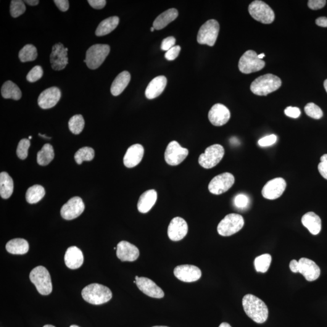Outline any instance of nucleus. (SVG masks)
I'll return each instance as SVG.
<instances>
[{"label":"nucleus","instance_id":"58","mask_svg":"<svg viewBox=\"0 0 327 327\" xmlns=\"http://www.w3.org/2000/svg\"><path fill=\"white\" fill-rule=\"evenodd\" d=\"M264 57H265L264 54H261L260 55H258V57H259V59L261 60H262L263 58Z\"/></svg>","mask_w":327,"mask_h":327},{"label":"nucleus","instance_id":"9","mask_svg":"<svg viewBox=\"0 0 327 327\" xmlns=\"http://www.w3.org/2000/svg\"><path fill=\"white\" fill-rule=\"evenodd\" d=\"M225 154L224 147L220 144H214L207 147L204 154L199 157L198 162L203 168H212L223 160Z\"/></svg>","mask_w":327,"mask_h":327},{"label":"nucleus","instance_id":"2","mask_svg":"<svg viewBox=\"0 0 327 327\" xmlns=\"http://www.w3.org/2000/svg\"><path fill=\"white\" fill-rule=\"evenodd\" d=\"M81 294L85 301L93 305L104 304L112 297L111 290L99 284L88 285L82 290Z\"/></svg>","mask_w":327,"mask_h":327},{"label":"nucleus","instance_id":"4","mask_svg":"<svg viewBox=\"0 0 327 327\" xmlns=\"http://www.w3.org/2000/svg\"><path fill=\"white\" fill-rule=\"evenodd\" d=\"M30 279L36 287L39 294L49 295L52 292L51 275L48 270L43 266H38L33 268L30 273Z\"/></svg>","mask_w":327,"mask_h":327},{"label":"nucleus","instance_id":"16","mask_svg":"<svg viewBox=\"0 0 327 327\" xmlns=\"http://www.w3.org/2000/svg\"><path fill=\"white\" fill-rule=\"evenodd\" d=\"M174 275L179 280L185 283H192L199 280L202 272L196 266L192 265H178L174 269Z\"/></svg>","mask_w":327,"mask_h":327},{"label":"nucleus","instance_id":"25","mask_svg":"<svg viewBox=\"0 0 327 327\" xmlns=\"http://www.w3.org/2000/svg\"><path fill=\"white\" fill-rule=\"evenodd\" d=\"M65 261L67 267L72 270L80 268L84 262L83 252L77 247H68L65 252Z\"/></svg>","mask_w":327,"mask_h":327},{"label":"nucleus","instance_id":"64","mask_svg":"<svg viewBox=\"0 0 327 327\" xmlns=\"http://www.w3.org/2000/svg\"><path fill=\"white\" fill-rule=\"evenodd\" d=\"M31 138H32V136H30V137H29V139H31Z\"/></svg>","mask_w":327,"mask_h":327},{"label":"nucleus","instance_id":"56","mask_svg":"<svg viewBox=\"0 0 327 327\" xmlns=\"http://www.w3.org/2000/svg\"><path fill=\"white\" fill-rule=\"evenodd\" d=\"M219 327H231L230 324L227 323H223L220 324V326Z\"/></svg>","mask_w":327,"mask_h":327},{"label":"nucleus","instance_id":"32","mask_svg":"<svg viewBox=\"0 0 327 327\" xmlns=\"http://www.w3.org/2000/svg\"><path fill=\"white\" fill-rule=\"evenodd\" d=\"M14 191V182L6 172L0 173V195L2 198H9Z\"/></svg>","mask_w":327,"mask_h":327},{"label":"nucleus","instance_id":"59","mask_svg":"<svg viewBox=\"0 0 327 327\" xmlns=\"http://www.w3.org/2000/svg\"><path fill=\"white\" fill-rule=\"evenodd\" d=\"M43 327H55L53 326L52 325H46V326H44Z\"/></svg>","mask_w":327,"mask_h":327},{"label":"nucleus","instance_id":"40","mask_svg":"<svg viewBox=\"0 0 327 327\" xmlns=\"http://www.w3.org/2000/svg\"><path fill=\"white\" fill-rule=\"evenodd\" d=\"M26 6L21 0H12L10 3V12L12 17L17 18L26 11Z\"/></svg>","mask_w":327,"mask_h":327},{"label":"nucleus","instance_id":"18","mask_svg":"<svg viewBox=\"0 0 327 327\" xmlns=\"http://www.w3.org/2000/svg\"><path fill=\"white\" fill-rule=\"evenodd\" d=\"M188 233V225L183 218H174L168 227V238L173 241H179L183 239Z\"/></svg>","mask_w":327,"mask_h":327},{"label":"nucleus","instance_id":"49","mask_svg":"<svg viewBox=\"0 0 327 327\" xmlns=\"http://www.w3.org/2000/svg\"><path fill=\"white\" fill-rule=\"evenodd\" d=\"M284 113L287 117L292 118H297L300 117L301 112H300V110L298 107L290 106L287 107L285 109Z\"/></svg>","mask_w":327,"mask_h":327},{"label":"nucleus","instance_id":"48","mask_svg":"<svg viewBox=\"0 0 327 327\" xmlns=\"http://www.w3.org/2000/svg\"><path fill=\"white\" fill-rule=\"evenodd\" d=\"M176 39L173 36H168V37L164 39L162 41L161 48L164 51H168V50L175 46Z\"/></svg>","mask_w":327,"mask_h":327},{"label":"nucleus","instance_id":"61","mask_svg":"<svg viewBox=\"0 0 327 327\" xmlns=\"http://www.w3.org/2000/svg\"><path fill=\"white\" fill-rule=\"evenodd\" d=\"M70 327H79L78 326H76V325H72V326H71Z\"/></svg>","mask_w":327,"mask_h":327},{"label":"nucleus","instance_id":"8","mask_svg":"<svg viewBox=\"0 0 327 327\" xmlns=\"http://www.w3.org/2000/svg\"><path fill=\"white\" fill-rule=\"evenodd\" d=\"M265 65V63L259 59L257 52L249 50L245 52L240 59L238 67L242 73L249 74L262 69Z\"/></svg>","mask_w":327,"mask_h":327},{"label":"nucleus","instance_id":"22","mask_svg":"<svg viewBox=\"0 0 327 327\" xmlns=\"http://www.w3.org/2000/svg\"><path fill=\"white\" fill-rule=\"evenodd\" d=\"M117 256L118 259L123 262L129 261L133 262L138 259L139 251L135 245L128 241H123L117 245Z\"/></svg>","mask_w":327,"mask_h":327},{"label":"nucleus","instance_id":"60","mask_svg":"<svg viewBox=\"0 0 327 327\" xmlns=\"http://www.w3.org/2000/svg\"><path fill=\"white\" fill-rule=\"evenodd\" d=\"M150 30H151L152 32H154L155 30L154 27H152L151 29H150Z\"/></svg>","mask_w":327,"mask_h":327},{"label":"nucleus","instance_id":"39","mask_svg":"<svg viewBox=\"0 0 327 327\" xmlns=\"http://www.w3.org/2000/svg\"><path fill=\"white\" fill-rule=\"evenodd\" d=\"M85 125V122L83 116L81 115H76L73 116L68 121V128L71 132L75 134L81 133Z\"/></svg>","mask_w":327,"mask_h":327},{"label":"nucleus","instance_id":"10","mask_svg":"<svg viewBox=\"0 0 327 327\" xmlns=\"http://www.w3.org/2000/svg\"><path fill=\"white\" fill-rule=\"evenodd\" d=\"M220 25L215 20H210L205 22L199 29L197 41L201 44L214 46L218 38Z\"/></svg>","mask_w":327,"mask_h":327},{"label":"nucleus","instance_id":"24","mask_svg":"<svg viewBox=\"0 0 327 327\" xmlns=\"http://www.w3.org/2000/svg\"><path fill=\"white\" fill-rule=\"evenodd\" d=\"M167 83V78L164 76H158L153 79L145 92L147 98L153 99L159 97L164 91Z\"/></svg>","mask_w":327,"mask_h":327},{"label":"nucleus","instance_id":"13","mask_svg":"<svg viewBox=\"0 0 327 327\" xmlns=\"http://www.w3.org/2000/svg\"><path fill=\"white\" fill-rule=\"evenodd\" d=\"M85 209L83 200L78 196L73 197L63 205L61 215L66 220H72L80 216Z\"/></svg>","mask_w":327,"mask_h":327},{"label":"nucleus","instance_id":"52","mask_svg":"<svg viewBox=\"0 0 327 327\" xmlns=\"http://www.w3.org/2000/svg\"><path fill=\"white\" fill-rule=\"evenodd\" d=\"M55 4L62 12H65L69 7V2L67 0H55Z\"/></svg>","mask_w":327,"mask_h":327},{"label":"nucleus","instance_id":"47","mask_svg":"<svg viewBox=\"0 0 327 327\" xmlns=\"http://www.w3.org/2000/svg\"><path fill=\"white\" fill-rule=\"evenodd\" d=\"M181 51V47L175 46L172 48L168 50L165 54V58L168 61L175 60L178 57L179 52Z\"/></svg>","mask_w":327,"mask_h":327},{"label":"nucleus","instance_id":"30","mask_svg":"<svg viewBox=\"0 0 327 327\" xmlns=\"http://www.w3.org/2000/svg\"><path fill=\"white\" fill-rule=\"evenodd\" d=\"M119 22V18L117 16L110 17L102 21L98 26L96 32V35L97 36H102L111 33L113 31L117 28Z\"/></svg>","mask_w":327,"mask_h":327},{"label":"nucleus","instance_id":"23","mask_svg":"<svg viewBox=\"0 0 327 327\" xmlns=\"http://www.w3.org/2000/svg\"><path fill=\"white\" fill-rule=\"evenodd\" d=\"M144 154V149L141 144H136L129 147L123 160L126 167L128 168L136 167L141 163Z\"/></svg>","mask_w":327,"mask_h":327},{"label":"nucleus","instance_id":"21","mask_svg":"<svg viewBox=\"0 0 327 327\" xmlns=\"http://www.w3.org/2000/svg\"><path fill=\"white\" fill-rule=\"evenodd\" d=\"M136 281V286L147 296L161 299L164 296L163 290L154 281L145 277H140Z\"/></svg>","mask_w":327,"mask_h":327},{"label":"nucleus","instance_id":"63","mask_svg":"<svg viewBox=\"0 0 327 327\" xmlns=\"http://www.w3.org/2000/svg\"><path fill=\"white\" fill-rule=\"evenodd\" d=\"M139 278V277H138V276H135V280H137V279H138Z\"/></svg>","mask_w":327,"mask_h":327},{"label":"nucleus","instance_id":"38","mask_svg":"<svg viewBox=\"0 0 327 327\" xmlns=\"http://www.w3.org/2000/svg\"><path fill=\"white\" fill-rule=\"evenodd\" d=\"M95 157L94 150L91 147H85L79 149L75 154V160L78 164H81L84 162H90Z\"/></svg>","mask_w":327,"mask_h":327},{"label":"nucleus","instance_id":"15","mask_svg":"<svg viewBox=\"0 0 327 327\" xmlns=\"http://www.w3.org/2000/svg\"><path fill=\"white\" fill-rule=\"evenodd\" d=\"M50 62L52 68L55 70H62L66 67L68 64L67 51L64 45L59 43L52 47Z\"/></svg>","mask_w":327,"mask_h":327},{"label":"nucleus","instance_id":"46","mask_svg":"<svg viewBox=\"0 0 327 327\" xmlns=\"http://www.w3.org/2000/svg\"><path fill=\"white\" fill-rule=\"evenodd\" d=\"M318 170L324 178L327 179V154L321 158V163L318 165Z\"/></svg>","mask_w":327,"mask_h":327},{"label":"nucleus","instance_id":"1","mask_svg":"<svg viewBox=\"0 0 327 327\" xmlns=\"http://www.w3.org/2000/svg\"><path fill=\"white\" fill-rule=\"evenodd\" d=\"M244 312L250 319L258 324H263L268 316L267 306L255 295L248 294L242 299Z\"/></svg>","mask_w":327,"mask_h":327},{"label":"nucleus","instance_id":"36","mask_svg":"<svg viewBox=\"0 0 327 327\" xmlns=\"http://www.w3.org/2000/svg\"><path fill=\"white\" fill-rule=\"evenodd\" d=\"M38 57L37 49L32 44H27L20 50L18 57L22 63L33 62Z\"/></svg>","mask_w":327,"mask_h":327},{"label":"nucleus","instance_id":"27","mask_svg":"<svg viewBox=\"0 0 327 327\" xmlns=\"http://www.w3.org/2000/svg\"><path fill=\"white\" fill-rule=\"evenodd\" d=\"M302 223L313 235L320 233L322 228L321 220L316 213L310 212L306 213L302 218Z\"/></svg>","mask_w":327,"mask_h":327},{"label":"nucleus","instance_id":"50","mask_svg":"<svg viewBox=\"0 0 327 327\" xmlns=\"http://www.w3.org/2000/svg\"><path fill=\"white\" fill-rule=\"evenodd\" d=\"M326 0H310L308 1V6L312 10L321 9L326 6Z\"/></svg>","mask_w":327,"mask_h":327},{"label":"nucleus","instance_id":"41","mask_svg":"<svg viewBox=\"0 0 327 327\" xmlns=\"http://www.w3.org/2000/svg\"><path fill=\"white\" fill-rule=\"evenodd\" d=\"M305 112L308 117L315 120H320L323 117V112L321 108L313 102H310L305 105Z\"/></svg>","mask_w":327,"mask_h":327},{"label":"nucleus","instance_id":"26","mask_svg":"<svg viewBox=\"0 0 327 327\" xmlns=\"http://www.w3.org/2000/svg\"><path fill=\"white\" fill-rule=\"evenodd\" d=\"M157 192L155 190H149L141 195L138 200V210L139 212L146 213L154 207L157 200Z\"/></svg>","mask_w":327,"mask_h":327},{"label":"nucleus","instance_id":"51","mask_svg":"<svg viewBox=\"0 0 327 327\" xmlns=\"http://www.w3.org/2000/svg\"><path fill=\"white\" fill-rule=\"evenodd\" d=\"M89 4L96 9H101L106 4L105 0H89Z\"/></svg>","mask_w":327,"mask_h":327},{"label":"nucleus","instance_id":"54","mask_svg":"<svg viewBox=\"0 0 327 327\" xmlns=\"http://www.w3.org/2000/svg\"><path fill=\"white\" fill-rule=\"evenodd\" d=\"M297 266H298V261L295 260L290 261V270H291V271H292V272L297 273Z\"/></svg>","mask_w":327,"mask_h":327},{"label":"nucleus","instance_id":"6","mask_svg":"<svg viewBox=\"0 0 327 327\" xmlns=\"http://www.w3.org/2000/svg\"><path fill=\"white\" fill-rule=\"evenodd\" d=\"M244 225V220L241 215L231 213L218 224V233L223 236H230L241 230Z\"/></svg>","mask_w":327,"mask_h":327},{"label":"nucleus","instance_id":"5","mask_svg":"<svg viewBox=\"0 0 327 327\" xmlns=\"http://www.w3.org/2000/svg\"><path fill=\"white\" fill-rule=\"evenodd\" d=\"M110 51L109 45H93L87 51L86 60H84V62L86 63L90 69H97L104 63Z\"/></svg>","mask_w":327,"mask_h":327},{"label":"nucleus","instance_id":"34","mask_svg":"<svg viewBox=\"0 0 327 327\" xmlns=\"http://www.w3.org/2000/svg\"><path fill=\"white\" fill-rule=\"evenodd\" d=\"M46 192L44 187L35 185L30 187L26 194V201L30 204H36L43 198Z\"/></svg>","mask_w":327,"mask_h":327},{"label":"nucleus","instance_id":"19","mask_svg":"<svg viewBox=\"0 0 327 327\" xmlns=\"http://www.w3.org/2000/svg\"><path fill=\"white\" fill-rule=\"evenodd\" d=\"M61 97L62 93L60 89L57 87H52L41 92L38 97V104L41 109H51L59 102Z\"/></svg>","mask_w":327,"mask_h":327},{"label":"nucleus","instance_id":"11","mask_svg":"<svg viewBox=\"0 0 327 327\" xmlns=\"http://www.w3.org/2000/svg\"><path fill=\"white\" fill-rule=\"evenodd\" d=\"M188 155V149L181 147L177 141H173L166 148L164 158L168 165L175 166L180 164Z\"/></svg>","mask_w":327,"mask_h":327},{"label":"nucleus","instance_id":"35","mask_svg":"<svg viewBox=\"0 0 327 327\" xmlns=\"http://www.w3.org/2000/svg\"><path fill=\"white\" fill-rule=\"evenodd\" d=\"M55 156L54 148L49 144H44L40 151L38 152L37 163L39 165H48L54 160Z\"/></svg>","mask_w":327,"mask_h":327},{"label":"nucleus","instance_id":"17","mask_svg":"<svg viewBox=\"0 0 327 327\" xmlns=\"http://www.w3.org/2000/svg\"><path fill=\"white\" fill-rule=\"evenodd\" d=\"M297 273L302 274L306 280L311 282L319 278L321 275V270L312 260L302 258L298 261Z\"/></svg>","mask_w":327,"mask_h":327},{"label":"nucleus","instance_id":"37","mask_svg":"<svg viewBox=\"0 0 327 327\" xmlns=\"http://www.w3.org/2000/svg\"><path fill=\"white\" fill-rule=\"evenodd\" d=\"M271 262V257L269 254H263L256 258L255 267L258 272L265 273L270 267Z\"/></svg>","mask_w":327,"mask_h":327},{"label":"nucleus","instance_id":"43","mask_svg":"<svg viewBox=\"0 0 327 327\" xmlns=\"http://www.w3.org/2000/svg\"><path fill=\"white\" fill-rule=\"evenodd\" d=\"M43 75V68L39 65H36V66L32 68L30 72L28 73L26 76V79L30 83H34V82L37 81L42 78Z\"/></svg>","mask_w":327,"mask_h":327},{"label":"nucleus","instance_id":"45","mask_svg":"<svg viewBox=\"0 0 327 327\" xmlns=\"http://www.w3.org/2000/svg\"><path fill=\"white\" fill-rule=\"evenodd\" d=\"M277 141V136L275 134H270L260 139L258 144L261 147H268L272 146Z\"/></svg>","mask_w":327,"mask_h":327},{"label":"nucleus","instance_id":"7","mask_svg":"<svg viewBox=\"0 0 327 327\" xmlns=\"http://www.w3.org/2000/svg\"><path fill=\"white\" fill-rule=\"evenodd\" d=\"M249 12L255 20L263 24H271L275 20V13L272 9L260 0H256L249 5Z\"/></svg>","mask_w":327,"mask_h":327},{"label":"nucleus","instance_id":"53","mask_svg":"<svg viewBox=\"0 0 327 327\" xmlns=\"http://www.w3.org/2000/svg\"><path fill=\"white\" fill-rule=\"evenodd\" d=\"M316 24L320 27L327 28V18L321 17L316 20Z\"/></svg>","mask_w":327,"mask_h":327},{"label":"nucleus","instance_id":"62","mask_svg":"<svg viewBox=\"0 0 327 327\" xmlns=\"http://www.w3.org/2000/svg\"><path fill=\"white\" fill-rule=\"evenodd\" d=\"M166 327V326H155V327Z\"/></svg>","mask_w":327,"mask_h":327},{"label":"nucleus","instance_id":"33","mask_svg":"<svg viewBox=\"0 0 327 327\" xmlns=\"http://www.w3.org/2000/svg\"><path fill=\"white\" fill-rule=\"evenodd\" d=\"M1 92L2 97L5 99L19 100L22 97L20 89L11 81L5 82L2 86Z\"/></svg>","mask_w":327,"mask_h":327},{"label":"nucleus","instance_id":"57","mask_svg":"<svg viewBox=\"0 0 327 327\" xmlns=\"http://www.w3.org/2000/svg\"><path fill=\"white\" fill-rule=\"evenodd\" d=\"M324 88H325L326 91L327 93V79L326 80H325V81H324Z\"/></svg>","mask_w":327,"mask_h":327},{"label":"nucleus","instance_id":"44","mask_svg":"<svg viewBox=\"0 0 327 327\" xmlns=\"http://www.w3.org/2000/svg\"><path fill=\"white\" fill-rule=\"evenodd\" d=\"M234 204L239 208H244L249 204V198L246 195L239 194L234 198Z\"/></svg>","mask_w":327,"mask_h":327},{"label":"nucleus","instance_id":"3","mask_svg":"<svg viewBox=\"0 0 327 327\" xmlns=\"http://www.w3.org/2000/svg\"><path fill=\"white\" fill-rule=\"evenodd\" d=\"M281 84V80L278 76L268 73L261 76L253 81L250 86V90L257 96H267L280 88Z\"/></svg>","mask_w":327,"mask_h":327},{"label":"nucleus","instance_id":"28","mask_svg":"<svg viewBox=\"0 0 327 327\" xmlns=\"http://www.w3.org/2000/svg\"><path fill=\"white\" fill-rule=\"evenodd\" d=\"M131 76L128 71H124L118 75L113 81L110 92L113 96H118L123 93L130 83Z\"/></svg>","mask_w":327,"mask_h":327},{"label":"nucleus","instance_id":"14","mask_svg":"<svg viewBox=\"0 0 327 327\" xmlns=\"http://www.w3.org/2000/svg\"><path fill=\"white\" fill-rule=\"evenodd\" d=\"M287 183L285 179L276 178L266 183L262 190V195L265 199L274 200L279 198L286 191Z\"/></svg>","mask_w":327,"mask_h":327},{"label":"nucleus","instance_id":"31","mask_svg":"<svg viewBox=\"0 0 327 327\" xmlns=\"http://www.w3.org/2000/svg\"><path fill=\"white\" fill-rule=\"evenodd\" d=\"M29 244L26 240L16 238L10 240L6 245L7 251L13 255H24L29 251Z\"/></svg>","mask_w":327,"mask_h":327},{"label":"nucleus","instance_id":"29","mask_svg":"<svg viewBox=\"0 0 327 327\" xmlns=\"http://www.w3.org/2000/svg\"><path fill=\"white\" fill-rule=\"evenodd\" d=\"M178 12L176 9H170L160 14L154 21L153 27L156 30H161L172 22L178 17Z\"/></svg>","mask_w":327,"mask_h":327},{"label":"nucleus","instance_id":"20","mask_svg":"<svg viewBox=\"0 0 327 327\" xmlns=\"http://www.w3.org/2000/svg\"><path fill=\"white\" fill-rule=\"evenodd\" d=\"M230 112L222 104H216L208 112V119L213 126H222L226 125L230 118Z\"/></svg>","mask_w":327,"mask_h":327},{"label":"nucleus","instance_id":"55","mask_svg":"<svg viewBox=\"0 0 327 327\" xmlns=\"http://www.w3.org/2000/svg\"><path fill=\"white\" fill-rule=\"evenodd\" d=\"M26 3H27L29 5H30V6H36V5L38 4L39 1L38 0H26L25 1Z\"/></svg>","mask_w":327,"mask_h":327},{"label":"nucleus","instance_id":"42","mask_svg":"<svg viewBox=\"0 0 327 327\" xmlns=\"http://www.w3.org/2000/svg\"><path fill=\"white\" fill-rule=\"evenodd\" d=\"M31 146V142L29 139H23L18 143L17 155L21 160H25L28 156V150Z\"/></svg>","mask_w":327,"mask_h":327},{"label":"nucleus","instance_id":"12","mask_svg":"<svg viewBox=\"0 0 327 327\" xmlns=\"http://www.w3.org/2000/svg\"><path fill=\"white\" fill-rule=\"evenodd\" d=\"M234 183V177L231 173H223L212 179L208 184V190L211 194L221 195L228 191Z\"/></svg>","mask_w":327,"mask_h":327}]
</instances>
